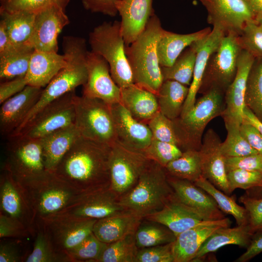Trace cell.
Listing matches in <instances>:
<instances>
[{"label": "cell", "mask_w": 262, "mask_h": 262, "mask_svg": "<svg viewBox=\"0 0 262 262\" xmlns=\"http://www.w3.org/2000/svg\"><path fill=\"white\" fill-rule=\"evenodd\" d=\"M225 127L227 135L225 140L221 143L220 149L226 158L259 153L241 135L239 127L231 125Z\"/></svg>", "instance_id": "obj_45"}, {"label": "cell", "mask_w": 262, "mask_h": 262, "mask_svg": "<svg viewBox=\"0 0 262 262\" xmlns=\"http://www.w3.org/2000/svg\"><path fill=\"white\" fill-rule=\"evenodd\" d=\"M239 201L244 206L248 216V224L254 233L262 231V198L257 199L246 195L241 196Z\"/></svg>", "instance_id": "obj_54"}, {"label": "cell", "mask_w": 262, "mask_h": 262, "mask_svg": "<svg viewBox=\"0 0 262 262\" xmlns=\"http://www.w3.org/2000/svg\"><path fill=\"white\" fill-rule=\"evenodd\" d=\"M194 183L210 195L223 212L233 216L237 225L248 224L245 208L238 205L233 197L220 191L202 176Z\"/></svg>", "instance_id": "obj_38"}, {"label": "cell", "mask_w": 262, "mask_h": 262, "mask_svg": "<svg viewBox=\"0 0 262 262\" xmlns=\"http://www.w3.org/2000/svg\"><path fill=\"white\" fill-rule=\"evenodd\" d=\"M117 141L143 152L152 140L147 124L134 117L120 102L111 105Z\"/></svg>", "instance_id": "obj_21"}, {"label": "cell", "mask_w": 262, "mask_h": 262, "mask_svg": "<svg viewBox=\"0 0 262 262\" xmlns=\"http://www.w3.org/2000/svg\"><path fill=\"white\" fill-rule=\"evenodd\" d=\"M150 161L143 152L129 148L117 140L111 146L110 188L119 198L135 185Z\"/></svg>", "instance_id": "obj_10"}, {"label": "cell", "mask_w": 262, "mask_h": 262, "mask_svg": "<svg viewBox=\"0 0 262 262\" xmlns=\"http://www.w3.org/2000/svg\"><path fill=\"white\" fill-rule=\"evenodd\" d=\"M255 59L243 49L239 55L236 74L225 93L226 104L222 115L225 126L240 127L242 123L247 79Z\"/></svg>", "instance_id": "obj_18"}, {"label": "cell", "mask_w": 262, "mask_h": 262, "mask_svg": "<svg viewBox=\"0 0 262 262\" xmlns=\"http://www.w3.org/2000/svg\"><path fill=\"white\" fill-rule=\"evenodd\" d=\"M195 42L181 53L171 66L161 67L164 81L173 80L186 86H190L196 57Z\"/></svg>", "instance_id": "obj_37"}, {"label": "cell", "mask_w": 262, "mask_h": 262, "mask_svg": "<svg viewBox=\"0 0 262 262\" xmlns=\"http://www.w3.org/2000/svg\"><path fill=\"white\" fill-rule=\"evenodd\" d=\"M253 233L248 224L238 225L234 228H221L206 239L192 262H197L207 254L214 252L225 246L234 245L247 247Z\"/></svg>", "instance_id": "obj_33"}, {"label": "cell", "mask_w": 262, "mask_h": 262, "mask_svg": "<svg viewBox=\"0 0 262 262\" xmlns=\"http://www.w3.org/2000/svg\"><path fill=\"white\" fill-rule=\"evenodd\" d=\"M34 50L30 44L17 45L12 43L0 51L1 82L25 77Z\"/></svg>", "instance_id": "obj_34"}, {"label": "cell", "mask_w": 262, "mask_h": 262, "mask_svg": "<svg viewBox=\"0 0 262 262\" xmlns=\"http://www.w3.org/2000/svg\"><path fill=\"white\" fill-rule=\"evenodd\" d=\"M6 159L3 168L16 179L21 180L46 171L40 139L23 135L8 138Z\"/></svg>", "instance_id": "obj_11"}, {"label": "cell", "mask_w": 262, "mask_h": 262, "mask_svg": "<svg viewBox=\"0 0 262 262\" xmlns=\"http://www.w3.org/2000/svg\"><path fill=\"white\" fill-rule=\"evenodd\" d=\"M70 0H0V11H18L36 13L50 5H57L64 10Z\"/></svg>", "instance_id": "obj_50"}, {"label": "cell", "mask_w": 262, "mask_h": 262, "mask_svg": "<svg viewBox=\"0 0 262 262\" xmlns=\"http://www.w3.org/2000/svg\"><path fill=\"white\" fill-rule=\"evenodd\" d=\"M206 8L207 21L226 33H240L246 24L254 20L245 0H199Z\"/></svg>", "instance_id": "obj_17"}, {"label": "cell", "mask_w": 262, "mask_h": 262, "mask_svg": "<svg viewBox=\"0 0 262 262\" xmlns=\"http://www.w3.org/2000/svg\"><path fill=\"white\" fill-rule=\"evenodd\" d=\"M89 44L91 51L107 62L111 76L121 89L134 83L120 21L104 22L96 27L89 33Z\"/></svg>", "instance_id": "obj_7"}, {"label": "cell", "mask_w": 262, "mask_h": 262, "mask_svg": "<svg viewBox=\"0 0 262 262\" xmlns=\"http://www.w3.org/2000/svg\"><path fill=\"white\" fill-rule=\"evenodd\" d=\"M0 213L17 219L36 233V220L24 190L19 181L3 168L0 177Z\"/></svg>", "instance_id": "obj_16"}, {"label": "cell", "mask_w": 262, "mask_h": 262, "mask_svg": "<svg viewBox=\"0 0 262 262\" xmlns=\"http://www.w3.org/2000/svg\"><path fill=\"white\" fill-rule=\"evenodd\" d=\"M212 30L210 27H207L191 33L179 34L164 29L157 47L161 67L171 66L186 48L195 42L205 37Z\"/></svg>", "instance_id": "obj_30"}, {"label": "cell", "mask_w": 262, "mask_h": 262, "mask_svg": "<svg viewBox=\"0 0 262 262\" xmlns=\"http://www.w3.org/2000/svg\"><path fill=\"white\" fill-rule=\"evenodd\" d=\"M245 106L262 121V58H255L246 82Z\"/></svg>", "instance_id": "obj_42"}, {"label": "cell", "mask_w": 262, "mask_h": 262, "mask_svg": "<svg viewBox=\"0 0 262 262\" xmlns=\"http://www.w3.org/2000/svg\"><path fill=\"white\" fill-rule=\"evenodd\" d=\"M63 51L66 61V66L43 88L36 104L11 136L19 135L46 105L85 83L87 79L86 48L79 43H69L63 47Z\"/></svg>", "instance_id": "obj_4"}, {"label": "cell", "mask_w": 262, "mask_h": 262, "mask_svg": "<svg viewBox=\"0 0 262 262\" xmlns=\"http://www.w3.org/2000/svg\"><path fill=\"white\" fill-rule=\"evenodd\" d=\"M144 219L165 226L176 237L205 221L213 220L180 202L174 196L162 209Z\"/></svg>", "instance_id": "obj_26"}, {"label": "cell", "mask_w": 262, "mask_h": 262, "mask_svg": "<svg viewBox=\"0 0 262 262\" xmlns=\"http://www.w3.org/2000/svg\"><path fill=\"white\" fill-rule=\"evenodd\" d=\"M163 30L160 19L154 14L143 32L125 49L134 83L156 96L164 82L157 50Z\"/></svg>", "instance_id": "obj_2"}, {"label": "cell", "mask_w": 262, "mask_h": 262, "mask_svg": "<svg viewBox=\"0 0 262 262\" xmlns=\"http://www.w3.org/2000/svg\"><path fill=\"white\" fill-rule=\"evenodd\" d=\"M87 79L82 95L102 100L109 105L120 103L121 88L112 78L107 62L100 55L88 51Z\"/></svg>", "instance_id": "obj_15"}, {"label": "cell", "mask_w": 262, "mask_h": 262, "mask_svg": "<svg viewBox=\"0 0 262 262\" xmlns=\"http://www.w3.org/2000/svg\"><path fill=\"white\" fill-rule=\"evenodd\" d=\"M242 122L252 125L262 135V121L246 106L244 110Z\"/></svg>", "instance_id": "obj_60"}, {"label": "cell", "mask_w": 262, "mask_h": 262, "mask_svg": "<svg viewBox=\"0 0 262 262\" xmlns=\"http://www.w3.org/2000/svg\"><path fill=\"white\" fill-rule=\"evenodd\" d=\"M124 210L118 196L109 188L82 194L58 214L99 219Z\"/></svg>", "instance_id": "obj_19"}, {"label": "cell", "mask_w": 262, "mask_h": 262, "mask_svg": "<svg viewBox=\"0 0 262 262\" xmlns=\"http://www.w3.org/2000/svg\"><path fill=\"white\" fill-rule=\"evenodd\" d=\"M139 249L134 234L108 244L98 262H135Z\"/></svg>", "instance_id": "obj_43"}, {"label": "cell", "mask_w": 262, "mask_h": 262, "mask_svg": "<svg viewBox=\"0 0 262 262\" xmlns=\"http://www.w3.org/2000/svg\"><path fill=\"white\" fill-rule=\"evenodd\" d=\"M147 124L151 131L153 139L174 144L180 148V142L176 134L173 121L160 111Z\"/></svg>", "instance_id": "obj_48"}, {"label": "cell", "mask_w": 262, "mask_h": 262, "mask_svg": "<svg viewBox=\"0 0 262 262\" xmlns=\"http://www.w3.org/2000/svg\"><path fill=\"white\" fill-rule=\"evenodd\" d=\"M33 249L26 262H72L66 253L56 251L51 244L41 222L36 223Z\"/></svg>", "instance_id": "obj_41"}, {"label": "cell", "mask_w": 262, "mask_h": 262, "mask_svg": "<svg viewBox=\"0 0 262 262\" xmlns=\"http://www.w3.org/2000/svg\"><path fill=\"white\" fill-rule=\"evenodd\" d=\"M43 88L27 85L1 104L0 131L9 137L21 125L38 100Z\"/></svg>", "instance_id": "obj_22"}, {"label": "cell", "mask_w": 262, "mask_h": 262, "mask_svg": "<svg viewBox=\"0 0 262 262\" xmlns=\"http://www.w3.org/2000/svg\"><path fill=\"white\" fill-rule=\"evenodd\" d=\"M224 94L217 89L209 90L188 112L172 120L180 149L199 150L207 125L223 113Z\"/></svg>", "instance_id": "obj_6"}, {"label": "cell", "mask_w": 262, "mask_h": 262, "mask_svg": "<svg viewBox=\"0 0 262 262\" xmlns=\"http://www.w3.org/2000/svg\"><path fill=\"white\" fill-rule=\"evenodd\" d=\"M134 237L138 249L166 244L174 242L176 238L165 226L146 219L140 223Z\"/></svg>", "instance_id": "obj_40"}, {"label": "cell", "mask_w": 262, "mask_h": 262, "mask_svg": "<svg viewBox=\"0 0 262 262\" xmlns=\"http://www.w3.org/2000/svg\"><path fill=\"white\" fill-rule=\"evenodd\" d=\"M97 220L57 214L40 222L42 223L54 249L58 252L67 254L68 251L93 232L94 224Z\"/></svg>", "instance_id": "obj_13"}, {"label": "cell", "mask_w": 262, "mask_h": 262, "mask_svg": "<svg viewBox=\"0 0 262 262\" xmlns=\"http://www.w3.org/2000/svg\"><path fill=\"white\" fill-rule=\"evenodd\" d=\"M239 131L247 142L259 154H262V135L252 125L242 122Z\"/></svg>", "instance_id": "obj_58"}, {"label": "cell", "mask_w": 262, "mask_h": 262, "mask_svg": "<svg viewBox=\"0 0 262 262\" xmlns=\"http://www.w3.org/2000/svg\"><path fill=\"white\" fill-rule=\"evenodd\" d=\"M183 151L177 145L152 138L143 153L148 159L164 168L171 161L180 157Z\"/></svg>", "instance_id": "obj_47"}, {"label": "cell", "mask_w": 262, "mask_h": 262, "mask_svg": "<svg viewBox=\"0 0 262 262\" xmlns=\"http://www.w3.org/2000/svg\"><path fill=\"white\" fill-rule=\"evenodd\" d=\"M84 8L92 13H99L111 17L118 13L115 6L117 0H81Z\"/></svg>", "instance_id": "obj_56"}, {"label": "cell", "mask_w": 262, "mask_h": 262, "mask_svg": "<svg viewBox=\"0 0 262 262\" xmlns=\"http://www.w3.org/2000/svg\"><path fill=\"white\" fill-rule=\"evenodd\" d=\"M75 95V90L70 91L46 105L18 135L41 139L58 130L74 125Z\"/></svg>", "instance_id": "obj_12"}, {"label": "cell", "mask_w": 262, "mask_h": 262, "mask_svg": "<svg viewBox=\"0 0 262 262\" xmlns=\"http://www.w3.org/2000/svg\"><path fill=\"white\" fill-rule=\"evenodd\" d=\"M0 19L5 25L9 37L14 45L30 44L35 13L24 11H0Z\"/></svg>", "instance_id": "obj_36"}, {"label": "cell", "mask_w": 262, "mask_h": 262, "mask_svg": "<svg viewBox=\"0 0 262 262\" xmlns=\"http://www.w3.org/2000/svg\"><path fill=\"white\" fill-rule=\"evenodd\" d=\"M229 191L235 189H248L256 187H262V172L243 169H234L227 172Z\"/></svg>", "instance_id": "obj_51"}, {"label": "cell", "mask_w": 262, "mask_h": 262, "mask_svg": "<svg viewBox=\"0 0 262 262\" xmlns=\"http://www.w3.org/2000/svg\"><path fill=\"white\" fill-rule=\"evenodd\" d=\"M254 16V20L262 23V0H245Z\"/></svg>", "instance_id": "obj_61"}, {"label": "cell", "mask_w": 262, "mask_h": 262, "mask_svg": "<svg viewBox=\"0 0 262 262\" xmlns=\"http://www.w3.org/2000/svg\"><path fill=\"white\" fill-rule=\"evenodd\" d=\"M226 34L220 28L213 27L207 36L195 42L196 48V57L193 79L180 116L186 114L195 105L208 60L211 55L217 49Z\"/></svg>", "instance_id": "obj_27"}, {"label": "cell", "mask_w": 262, "mask_h": 262, "mask_svg": "<svg viewBox=\"0 0 262 262\" xmlns=\"http://www.w3.org/2000/svg\"><path fill=\"white\" fill-rule=\"evenodd\" d=\"M21 185L37 222L56 215L82 193L52 171L17 180Z\"/></svg>", "instance_id": "obj_3"}, {"label": "cell", "mask_w": 262, "mask_h": 262, "mask_svg": "<svg viewBox=\"0 0 262 262\" xmlns=\"http://www.w3.org/2000/svg\"><path fill=\"white\" fill-rule=\"evenodd\" d=\"M231 221L224 217L205 221L178 235L173 242L174 262H192L206 239L218 229L229 227Z\"/></svg>", "instance_id": "obj_24"}, {"label": "cell", "mask_w": 262, "mask_h": 262, "mask_svg": "<svg viewBox=\"0 0 262 262\" xmlns=\"http://www.w3.org/2000/svg\"><path fill=\"white\" fill-rule=\"evenodd\" d=\"M115 6L121 18L125 46L132 43L144 30L154 14L152 0H117Z\"/></svg>", "instance_id": "obj_25"}, {"label": "cell", "mask_w": 262, "mask_h": 262, "mask_svg": "<svg viewBox=\"0 0 262 262\" xmlns=\"http://www.w3.org/2000/svg\"><path fill=\"white\" fill-rule=\"evenodd\" d=\"M173 196L165 168L150 160L135 185L119 197V203L145 218L162 209Z\"/></svg>", "instance_id": "obj_5"}, {"label": "cell", "mask_w": 262, "mask_h": 262, "mask_svg": "<svg viewBox=\"0 0 262 262\" xmlns=\"http://www.w3.org/2000/svg\"><path fill=\"white\" fill-rule=\"evenodd\" d=\"M189 89L177 81H164L156 95L159 111L172 120L180 116Z\"/></svg>", "instance_id": "obj_35"}, {"label": "cell", "mask_w": 262, "mask_h": 262, "mask_svg": "<svg viewBox=\"0 0 262 262\" xmlns=\"http://www.w3.org/2000/svg\"><path fill=\"white\" fill-rule=\"evenodd\" d=\"M173 242L139 249L135 262H174Z\"/></svg>", "instance_id": "obj_52"}, {"label": "cell", "mask_w": 262, "mask_h": 262, "mask_svg": "<svg viewBox=\"0 0 262 262\" xmlns=\"http://www.w3.org/2000/svg\"><path fill=\"white\" fill-rule=\"evenodd\" d=\"M108 244L100 241L92 232L77 246L67 252L72 262H98Z\"/></svg>", "instance_id": "obj_44"}, {"label": "cell", "mask_w": 262, "mask_h": 262, "mask_svg": "<svg viewBox=\"0 0 262 262\" xmlns=\"http://www.w3.org/2000/svg\"><path fill=\"white\" fill-rule=\"evenodd\" d=\"M221 142L216 133L208 130L199 150L202 176L226 194H230L225 165L226 157L220 149Z\"/></svg>", "instance_id": "obj_20"}, {"label": "cell", "mask_w": 262, "mask_h": 262, "mask_svg": "<svg viewBox=\"0 0 262 262\" xmlns=\"http://www.w3.org/2000/svg\"><path fill=\"white\" fill-rule=\"evenodd\" d=\"M260 233L251 238L246 250L240 256L235 262H247L262 252V232Z\"/></svg>", "instance_id": "obj_59"}, {"label": "cell", "mask_w": 262, "mask_h": 262, "mask_svg": "<svg viewBox=\"0 0 262 262\" xmlns=\"http://www.w3.org/2000/svg\"><path fill=\"white\" fill-rule=\"evenodd\" d=\"M225 165L227 172L238 169L262 172V154L227 157Z\"/></svg>", "instance_id": "obj_55"}, {"label": "cell", "mask_w": 262, "mask_h": 262, "mask_svg": "<svg viewBox=\"0 0 262 262\" xmlns=\"http://www.w3.org/2000/svg\"><path fill=\"white\" fill-rule=\"evenodd\" d=\"M238 39L243 50L255 58H262V23L254 20L247 22L238 35Z\"/></svg>", "instance_id": "obj_46"}, {"label": "cell", "mask_w": 262, "mask_h": 262, "mask_svg": "<svg viewBox=\"0 0 262 262\" xmlns=\"http://www.w3.org/2000/svg\"><path fill=\"white\" fill-rule=\"evenodd\" d=\"M25 77L17 78L0 82V104L20 92L28 85Z\"/></svg>", "instance_id": "obj_57"}, {"label": "cell", "mask_w": 262, "mask_h": 262, "mask_svg": "<svg viewBox=\"0 0 262 262\" xmlns=\"http://www.w3.org/2000/svg\"><path fill=\"white\" fill-rule=\"evenodd\" d=\"M120 103L134 117L146 124L159 112L156 95L134 83L121 89Z\"/></svg>", "instance_id": "obj_32"}, {"label": "cell", "mask_w": 262, "mask_h": 262, "mask_svg": "<svg viewBox=\"0 0 262 262\" xmlns=\"http://www.w3.org/2000/svg\"><path fill=\"white\" fill-rule=\"evenodd\" d=\"M32 234L29 229L17 219L0 213V238H26Z\"/></svg>", "instance_id": "obj_53"}, {"label": "cell", "mask_w": 262, "mask_h": 262, "mask_svg": "<svg viewBox=\"0 0 262 262\" xmlns=\"http://www.w3.org/2000/svg\"><path fill=\"white\" fill-rule=\"evenodd\" d=\"M66 64L64 54L34 50L25 77L28 85L45 88Z\"/></svg>", "instance_id": "obj_29"}, {"label": "cell", "mask_w": 262, "mask_h": 262, "mask_svg": "<svg viewBox=\"0 0 262 262\" xmlns=\"http://www.w3.org/2000/svg\"><path fill=\"white\" fill-rule=\"evenodd\" d=\"M26 238H1L0 262H25L30 252Z\"/></svg>", "instance_id": "obj_49"}, {"label": "cell", "mask_w": 262, "mask_h": 262, "mask_svg": "<svg viewBox=\"0 0 262 262\" xmlns=\"http://www.w3.org/2000/svg\"><path fill=\"white\" fill-rule=\"evenodd\" d=\"M80 137L73 125L41 138L45 169L53 172L60 161Z\"/></svg>", "instance_id": "obj_31"}, {"label": "cell", "mask_w": 262, "mask_h": 262, "mask_svg": "<svg viewBox=\"0 0 262 262\" xmlns=\"http://www.w3.org/2000/svg\"><path fill=\"white\" fill-rule=\"evenodd\" d=\"M242 50L238 34L226 33L208 60L199 92L215 88L225 93L235 77Z\"/></svg>", "instance_id": "obj_9"}, {"label": "cell", "mask_w": 262, "mask_h": 262, "mask_svg": "<svg viewBox=\"0 0 262 262\" xmlns=\"http://www.w3.org/2000/svg\"><path fill=\"white\" fill-rule=\"evenodd\" d=\"M74 106V126L81 137L110 146L117 140L110 105L76 95Z\"/></svg>", "instance_id": "obj_8"}, {"label": "cell", "mask_w": 262, "mask_h": 262, "mask_svg": "<svg viewBox=\"0 0 262 262\" xmlns=\"http://www.w3.org/2000/svg\"><path fill=\"white\" fill-rule=\"evenodd\" d=\"M110 149V146L80 137L53 172L82 194L108 189Z\"/></svg>", "instance_id": "obj_1"}, {"label": "cell", "mask_w": 262, "mask_h": 262, "mask_svg": "<svg viewBox=\"0 0 262 262\" xmlns=\"http://www.w3.org/2000/svg\"><path fill=\"white\" fill-rule=\"evenodd\" d=\"M168 175L194 182L202 176L199 150L188 149L165 167Z\"/></svg>", "instance_id": "obj_39"}, {"label": "cell", "mask_w": 262, "mask_h": 262, "mask_svg": "<svg viewBox=\"0 0 262 262\" xmlns=\"http://www.w3.org/2000/svg\"><path fill=\"white\" fill-rule=\"evenodd\" d=\"M144 219L135 213L124 210L98 219L94 224L93 232L101 242L110 244L130 235L135 234Z\"/></svg>", "instance_id": "obj_28"}, {"label": "cell", "mask_w": 262, "mask_h": 262, "mask_svg": "<svg viewBox=\"0 0 262 262\" xmlns=\"http://www.w3.org/2000/svg\"><path fill=\"white\" fill-rule=\"evenodd\" d=\"M167 178L175 198L180 202L209 220L225 217L214 199L193 182L168 174Z\"/></svg>", "instance_id": "obj_23"}, {"label": "cell", "mask_w": 262, "mask_h": 262, "mask_svg": "<svg viewBox=\"0 0 262 262\" xmlns=\"http://www.w3.org/2000/svg\"><path fill=\"white\" fill-rule=\"evenodd\" d=\"M65 10L53 4L35 13L33 32L30 43L34 50L57 52L58 37L69 23Z\"/></svg>", "instance_id": "obj_14"}]
</instances>
